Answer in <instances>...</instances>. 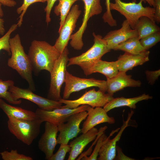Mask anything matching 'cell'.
Segmentation results:
<instances>
[{
    "instance_id": "cell-1",
    "label": "cell",
    "mask_w": 160,
    "mask_h": 160,
    "mask_svg": "<svg viewBox=\"0 0 160 160\" xmlns=\"http://www.w3.org/2000/svg\"><path fill=\"white\" fill-rule=\"evenodd\" d=\"M60 54L54 46L46 41H33L28 55L32 71L36 76L43 70L50 73Z\"/></svg>"
},
{
    "instance_id": "cell-2",
    "label": "cell",
    "mask_w": 160,
    "mask_h": 160,
    "mask_svg": "<svg viewBox=\"0 0 160 160\" xmlns=\"http://www.w3.org/2000/svg\"><path fill=\"white\" fill-rule=\"evenodd\" d=\"M11 56L7 61V65L15 70L19 75L28 83L29 89L35 91L32 76V70L28 55L25 52L18 34L9 40Z\"/></svg>"
},
{
    "instance_id": "cell-3",
    "label": "cell",
    "mask_w": 160,
    "mask_h": 160,
    "mask_svg": "<svg viewBox=\"0 0 160 160\" xmlns=\"http://www.w3.org/2000/svg\"><path fill=\"white\" fill-rule=\"evenodd\" d=\"M92 34L94 43L92 47L80 55L69 58L67 65L68 66L72 65L79 66L86 76L93 65L111 51L101 35H96L94 32Z\"/></svg>"
},
{
    "instance_id": "cell-4",
    "label": "cell",
    "mask_w": 160,
    "mask_h": 160,
    "mask_svg": "<svg viewBox=\"0 0 160 160\" xmlns=\"http://www.w3.org/2000/svg\"><path fill=\"white\" fill-rule=\"evenodd\" d=\"M114 3H111V10H115L124 16L132 29H135L139 18L145 16L153 21L155 8L151 6L144 7L142 4L143 0H140L136 3V0L126 3L121 0H114Z\"/></svg>"
},
{
    "instance_id": "cell-5",
    "label": "cell",
    "mask_w": 160,
    "mask_h": 160,
    "mask_svg": "<svg viewBox=\"0 0 160 160\" xmlns=\"http://www.w3.org/2000/svg\"><path fill=\"white\" fill-rule=\"evenodd\" d=\"M8 117L7 126L10 132L27 145H31L39 134L40 126L43 122L40 118L26 120Z\"/></svg>"
},
{
    "instance_id": "cell-6",
    "label": "cell",
    "mask_w": 160,
    "mask_h": 160,
    "mask_svg": "<svg viewBox=\"0 0 160 160\" xmlns=\"http://www.w3.org/2000/svg\"><path fill=\"white\" fill-rule=\"evenodd\" d=\"M69 54L68 50L66 47L56 61L50 73V83L47 98L49 99L59 101L62 99L61 89L65 82Z\"/></svg>"
},
{
    "instance_id": "cell-7",
    "label": "cell",
    "mask_w": 160,
    "mask_h": 160,
    "mask_svg": "<svg viewBox=\"0 0 160 160\" xmlns=\"http://www.w3.org/2000/svg\"><path fill=\"white\" fill-rule=\"evenodd\" d=\"M114 97L108 93L99 89L96 91L94 88L86 91L79 98L72 100L61 99L59 101L65 104L62 106L63 108H74L82 105H88L94 108L103 107Z\"/></svg>"
},
{
    "instance_id": "cell-8",
    "label": "cell",
    "mask_w": 160,
    "mask_h": 160,
    "mask_svg": "<svg viewBox=\"0 0 160 160\" xmlns=\"http://www.w3.org/2000/svg\"><path fill=\"white\" fill-rule=\"evenodd\" d=\"M64 83L65 86L63 99H68L71 94L84 89L92 87H98L99 89L105 92L107 91L106 81L94 78H82L73 75L67 71L66 72Z\"/></svg>"
},
{
    "instance_id": "cell-9",
    "label": "cell",
    "mask_w": 160,
    "mask_h": 160,
    "mask_svg": "<svg viewBox=\"0 0 160 160\" xmlns=\"http://www.w3.org/2000/svg\"><path fill=\"white\" fill-rule=\"evenodd\" d=\"M84 4V15L82 24L78 31L71 36L70 44L74 49L81 50L84 45L82 37L89 18L100 14L103 9L100 0H82Z\"/></svg>"
},
{
    "instance_id": "cell-10",
    "label": "cell",
    "mask_w": 160,
    "mask_h": 160,
    "mask_svg": "<svg viewBox=\"0 0 160 160\" xmlns=\"http://www.w3.org/2000/svg\"><path fill=\"white\" fill-rule=\"evenodd\" d=\"M88 115L87 111H83L71 115L66 123H63L58 126L59 134L57 137V144H68L69 141L76 137L81 132L80 126Z\"/></svg>"
},
{
    "instance_id": "cell-11",
    "label": "cell",
    "mask_w": 160,
    "mask_h": 160,
    "mask_svg": "<svg viewBox=\"0 0 160 160\" xmlns=\"http://www.w3.org/2000/svg\"><path fill=\"white\" fill-rule=\"evenodd\" d=\"M81 12V10L79 9L78 5H73L67 15L61 28L58 30L59 35L54 46L60 54L67 47Z\"/></svg>"
},
{
    "instance_id": "cell-12",
    "label": "cell",
    "mask_w": 160,
    "mask_h": 160,
    "mask_svg": "<svg viewBox=\"0 0 160 160\" xmlns=\"http://www.w3.org/2000/svg\"><path fill=\"white\" fill-rule=\"evenodd\" d=\"M12 96L15 100L23 99L28 100L37 105L39 108L44 110H51L60 108L63 103L39 96L33 93L28 88L23 89L13 85L9 89Z\"/></svg>"
},
{
    "instance_id": "cell-13",
    "label": "cell",
    "mask_w": 160,
    "mask_h": 160,
    "mask_svg": "<svg viewBox=\"0 0 160 160\" xmlns=\"http://www.w3.org/2000/svg\"><path fill=\"white\" fill-rule=\"evenodd\" d=\"M89 105H82L74 108H58L51 110L38 108L35 112L43 122L48 121L58 126L66 122L69 116L74 113L87 111Z\"/></svg>"
},
{
    "instance_id": "cell-14",
    "label": "cell",
    "mask_w": 160,
    "mask_h": 160,
    "mask_svg": "<svg viewBox=\"0 0 160 160\" xmlns=\"http://www.w3.org/2000/svg\"><path fill=\"white\" fill-rule=\"evenodd\" d=\"M133 113V111H131L129 113L126 121L124 120L123 118V124L121 128L113 130L110 133L100 149L97 160H114L116 155L117 143L119 140L124 129L129 126V122Z\"/></svg>"
},
{
    "instance_id": "cell-15",
    "label": "cell",
    "mask_w": 160,
    "mask_h": 160,
    "mask_svg": "<svg viewBox=\"0 0 160 160\" xmlns=\"http://www.w3.org/2000/svg\"><path fill=\"white\" fill-rule=\"evenodd\" d=\"M45 131L38 142L39 149L45 154V159L49 160L53 154L57 144V126L48 121H45Z\"/></svg>"
},
{
    "instance_id": "cell-16",
    "label": "cell",
    "mask_w": 160,
    "mask_h": 160,
    "mask_svg": "<svg viewBox=\"0 0 160 160\" xmlns=\"http://www.w3.org/2000/svg\"><path fill=\"white\" fill-rule=\"evenodd\" d=\"M121 27L118 30L111 31L103 37L109 49H114L120 44L133 37L138 36L136 29L131 28L126 20H124Z\"/></svg>"
},
{
    "instance_id": "cell-17",
    "label": "cell",
    "mask_w": 160,
    "mask_h": 160,
    "mask_svg": "<svg viewBox=\"0 0 160 160\" xmlns=\"http://www.w3.org/2000/svg\"><path fill=\"white\" fill-rule=\"evenodd\" d=\"M87 111L88 115L84 122L80 132L85 133L97 125L107 123L113 124L114 118L109 116L104 109L101 107L92 108L89 106Z\"/></svg>"
},
{
    "instance_id": "cell-18",
    "label": "cell",
    "mask_w": 160,
    "mask_h": 160,
    "mask_svg": "<svg viewBox=\"0 0 160 160\" xmlns=\"http://www.w3.org/2000/svg\"><path fill=\"white\" fill-rule=\"evenodd\" d=\"M132 75H128L126 72L119 71L115 76L106 78V92L113 96L116 92L127 87H139L141 85V81L132 78Z\"/></svg>"
},
{
    "instance_id": "cell-19",
    "label": "cell",
    "mask_w": 160,
    "mask_h": 160,
    "mask_svg": "<svg viewBox=\"0 0 160 160\" xmlns=\"http://www.w3.org/2000/svg\"><path fill=\"white\" fill-rule=\"evenodd\" d=\"M149 53L148 50L137 55L125 52L120 55L116 61L119 71L126 72L136 66L143 65L149 60Z\"/></svg>"
},
{
    "instance_id": "cell-20",
    "label": "cell",
    "mask_w": 160,
    "mask_h": 160,
    "mask_svg": "<svg viewBox=\"0 0 160 160\" xmlns=\"http://www.w3.org/2000/svg\"><path fill=\"white\" fill-rule=\"evenodd\" d=\"M98 132L99 130L93 127L71 142L69 145L71 150L68 160L76 159L87 145L95 139Z\"/></svg>"
},
{
    "instance_id": "cell-21",
    "label": "cell",
    "mask_w": 160,
    "mask_h": 160,
    "mask_svg": "<svg viewBox=\"0 0 160 160\" xmlns=\"http://www.w3.org/2000/svg\"><path fill=\"white\" fill-rule=\"evenodd\" d=\"M0 108L7 117L26 120H34L39 118L35 112L12 106L7 104L1 98H0Z\"/></svg>"
},
{
    "instance_id": "cell-22",
    "label": "cell",
    "mask_w": 160,
    "mask_h": 160,
    "mask_svg": "<svg viewBox=\"0 0 160 160\" xmlns=\"http://www.w3.org/2000/svg\"><path fill=\"white\" fill-rule=\"evenodd\" d=\"M152 98V96L145 94L132 98H126L124 97L114 98L107 103L103 107V108L106 112L114 108L124 106L135 109L136 108V104L138 102Z\"/></svg>"
},
{
    "instance_id": "cell-23",
    "label": "cell",
    "mask_w": 160,
    "mask_h": 160,
    "mask_svg": "<svg viewBox=\"0 0 160 160\" xmlns=\"http://www.w3.org/2000/svg\"><path fill=\"white\" fill-rule=\"evenodd\" d=\"M119 72L116 61L108 62L100 59L91 68L87 76L99 73L104 75L106 78H111L115 76Z\"/></svg>"
},
{
    "instance_id": "cell-24",
    "label": "cell",
    "mask_w": 160,
    "mask_h": 160,
    "mask_svg": "<svg viewBox=\"0 0 160 160\" xmlns=\"http://www.w3.org/2000/svg\"><path fill=\"white\" fill-rule=\"evenodd\" d=\"M148 17H140L136 24L135 29L138 33L140 39L154 32L160 31V28Z\"/></svg>"
},
{
    "instance_id": "cell-25",
    "label": "cell",
    "mask_w": 160,
    "mask_h": 160,
    "mask_svg": "<svg viewBox=\"0 0 160 160\" xmlns=\"http://www.w3.org/2000/svg\"><path fill=\"white\" fill-rule=\"evenodd\" d=\"M113 50H122L135 55L146 51L141 45L138 36L131 38L120 44Z\"/></svg>"
},
{
    "instance_id": "cell-26",
    "label": "cell",
    "mask_w": 160,
    "mask_h": 160,
    "mask_svg": "<svg viewBox=\"0 0 160 160\" xmlns=\"http://www.w3.org/2000/svg\"><path fill=\"white\" fill-rule=\"evenodd\" d=\"M58 4L54 8V12L57 15H60V30L63 25L65 19L73 4L76 1L82 0H58Z\"/></svg>"
},
{
    "instance_id": "cell-27",
    "label": "cell",
    "mask_w": 160,
    "mask_h": 160,
    "mask_svg": "<svg viewBox=\"0 0 160 160\" xmlns=\"http://www.w3.org/2000/svg\"><path fill=\"white\" fill-rule=\"evenodd\" d=\"M13 85L14 82L12 80L3 81L0 79V98L5 100L10 104H20L22 100L15 99L9 91L10 87Z\"/></svg>"
},
{
    "instance_id": "cell-28",
    "label": "cell",
    "mask_w": 160,
    "mask_h": 160,
    "mask_svg": "<svg viewBox=\"0 0 160 160\" xmlns=\"http://www.w3.org/2000/svg\"><path fill=\"white\" fill-rule=\"evenodd\" d=\"M160 41V32H156L140 39V42L145 50H148Z\"/></svg>"
},
{
    "instance_id": "cell-29",
    "label": "cell",
    "mask_w": 160,
    "mask_h": 160,
    "mask_svg": "<svg viewBox=\"0 0 160 160\" xmlns=\"http://www.w3.org/2000/svg\"><path fill=\"white\" fill-rule=\"evenodd\" d=\"M17 24H14L10 27L7 32L0 38V51L2 50L7 52L9 55L11 54L10 50L9 40L10 35L18 27Z\"/></svg>"
},
{
    "instance_id": "cell-30",
    "label": "cell",
    "mask_w": 160,
    "mask_h": 160,
    "mask_svg": "<svg viewBox=\"0 0 160 160\" xmlns=\"http://www.w3.org/2000/svg\"><path fill=\"white\" fill-rule=\"evenodd\" d=\"M2 159L4 160H32L29 156H26L18 153L17 150H12L8 151H5L0 153Z\"/></svg>"
},
{
    "instance_id": "cell-31",
    "label": "cell",
    "mask_w": 160,
    "mask_h": 160,
    "mask_svg": "<svg viewBox=\"0 0 160 160\" xmlns=\"http://www.w3.org/2000/svg\"><path fill=\"white\" fill-rule=\"evenodd\" d=\"M107 137L103 132L98 138L94 149L89 156H84L80 160H97L99 152L100 149L107 139Z\"/></svg>"
},
{
    "instance_id": "cell-32",
    "label": "cell",
    "mask_w": 160,
    "mask_h": 160,
    "mask_svg": "<svg viewBox=\"0 0 160 160\" xmlns=\"http://www.w3.org/2000/svg\"><path fill=\"white\" fill-rule=\"evenodd\" d=\"M47 0H23V2L21 6L17 9V12L18 14H20L19 18L17 24L18 27L21 25L23 21V16L25 13L28 7L31 4L37 2L44 3Z\"/></svg>"
},
{
    "instance_id": "cell-33",
    "label": "cell",
    "mask_w": 160,
    "mask_h": 160,
    "mask_svg": "<svg viewBox=\"0 0 160 160\" xmlns=\"http://www.w3.org/2000/svg\"><path fill=\"white\" fill-rule=\"evenodd\" d=\"M71 150L70 145L60 144V147L57 152L53 154L49 160H64L67 153Z\"/></svg>"
},
{
    "instance_id": "cell-34",
    "label": "cell",
    "mask_w": 160,
    "mask_h": 160,
    "mask_svg": "<svg viewBox=\"0 0 160 160\" xmlns=\"http://www.w3.org/2000/svg\"><path fill=\"white\" fill-rule=\"evenodd\" d=\"M110 0H105V4L106 6V11L103 14L102 18L103 21L107 23L111 26H116L117 25L116 20L112 16L110 6Z\"/></svg>"
},
{
    "instance_id": "cell-35",
    "label": "cell",
    "mask_w": 160,
    "mask_h": 160,
    "mask_svg": "<svg viewBox=\"0 0 160 160\" xmlns=\"http://www.w3.org/2000/svg\"><path fill=\"white\" fill-rule=\"evenodd\" d=\"M145 73L148 83L153 85L160 76V70L159 69L154 71L146 70L145 71Z\"/></svg>"
},
{
    "instance_id": "cell-36",
    "label": "cell",
    "mask_w": 160,
    "mask_h": 160,
    "mask_svg": "<svg viewBox=\"0 0 160 160\" xmlns=\"http://www.w3.org/2000/svg\"><path fill=\"white\" fill-rule=\"evenodd\" d=\"M107 128V127L106 126H105L103 127H101L100 129L99 130L98 133L96 138L95 139V142H94V143H93L92 145L87 151L81 154V155L78 158L77 160H80L82 157L84 156H87L91 154L92 150V148L94 145L96 144L98 138L102 135V134L105 132V131Z\"/></svg>"
},
{
    "instance_id": "cell-37",
    "label": "cell",
    "mask_w": 160,
    "mask_h": 160,
    "mask_svg": "<svg viewBox=\"0 0 160 160\" xmlns=\"http://www.w3.org/2000/svg\"><path fill=\"white\" fill-rule=\"evenodd\" d=\"M57 0H47V5L44 9L46 12V22L48 24L51 21L50 15L53 5Z\"/></svg>"
},
{
    "instance_id": "cell-38",
    "label": "cell",
    "mask_w": 160,
    "mask_h": 160,
    "mask_svg": "<svg viewBox=\"0 0 160 160\" xmlns=\"http://www.w3.org/2000/svg\"><path fill=\"white\" fill-rule=\"evenodd\" d=\"M116 152L117 155L114 159L116 160H135L134 159L129 157L125 155L122 149L117 145H116Z\"/></svg>"
},
{
    "instance_id": "cell-39",
    "label": "cell",
    "mask_w": 160,
    "mask_h": 160,
    "mask_svg": "<svg viewBox=\"0 0 160 160\" xmlns=\"http://www.w3.org/2000/svg\"><path fill=\"white\" fill-rule=\"evenodd\" d=\"M155 4L154 20L157 23L160 22V0H153Z\"/></svg>"
},
{
    "instance_id": "cell-40",
    "label": "cell",
    "mask_w": 160,
    "mask_h": 160,
    "mask_svg": "<svg viewBox=\"0 0 160 160\" xmlns=\"http://www.w3.org/2000/svg\"><path fill=\"white\" fill-rule=\"evenodd\" d=\"M2 5L0 2V35H3L5 33V29L4 25V21L1 18L4 15L3 12L1 7Z\"/></svg>"
},
{
    "instance_id": "cell-41",
    "label": "cell",
    "mask_w": 160,
    "mask_h": 160,
    "mask_svg": "<svg viewBox=\"0 0 160 160\" xmlns=\"http://www.w3.org/2000/svg\"><path fill=\"white\" fill-rule=\"evenodd\" d=\"M0 2L2 5L10 7H14L17 4L14 0H0Z\"/></svg>"
},
{
    "instance_id": "cell-42",
    "label": "cell",
    "mask_w": 160,
    "mask_h": 160,
    "mask_svg": "<svg viewBox=\"0 0 160 160\" xmlns=\"http://www.w3.org/2000/svg\"><path fill=\"white\" fill-rule=\"evenodd\" d=\"M144 2L147 3L150 5V6H153L155 8V4L153 0H143Z\"/></svg>"
}]
</instances>
